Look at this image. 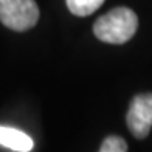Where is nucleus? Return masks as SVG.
<instances>
[{"mask_svg":"<svg viewBox=\"0 0 152 152\" xmlns=\"http://www.w3.org/2000/svg\"><path fill=\"white\" fill-rule=\"evenodd\" d=\"M137 28V14L126 6H120V8H113L96 20L93 25V33L102 42L120 45L132 39Z\"/></svg>","mask_w":152,"mask_h":152,"instance_id":"obj_1","label":"nucleus"},{"mask_svg":"<svg viewBox=\"0 0 152 152\" xmlns=\"http://www.w3.org/2000/svg\"><path fill=\"white\" fill-rule=\"evenodd\" d=\"M39 20L34 0H0V22L14 31H26Z\"/></svg>","mask_w":152,"mask_h":152,"instance_id":"obj_2","label":"nucleus"},{"mask_svg":"<svg viewBox=\"0 0 152 152\" xmlns=\"http://www.w3.org/2000/svg\"><path fill=\"white\" fill-rule=\"evenodd\" d=\"M127 127L135 138H146L152 127V93H140L130 102Z\"/></svg>","mask_w":152,"mask_h":152,"instance_id":"obj_3","label":"nucleus"},{"mask_svg":"<svg viewBox=\"0 0 152 152\" xmlns=\"http://www.w3.org/2000/svg\"><path fill=\"white\" fill-rule=\"evenodd\" d=\"M0 146L17 152H30L34 148V141L19 129L0 126Z\"/></svg>","mask_w":152,"mask_h":152,"instance_id":"obj_4","label":"nucleus"},{"mask_svg":"<svg viewBox=\"0 0 152 152\" xmlns=\"http://www.w3.org/2000/svg\"><path fill=\"white\" fill-rule=\"evenodd\" d=\"M70 12L75 16H90L99 6L104 3V0H65Z\"/></svg>","mask_w":152,"mask_h":152,"instance_id":"obj_5","label":"nucleus"},{"mask_svg":"<svg viewBox=\"0 0 152 152\" xmlns=\"http://www.w3.org/2000/svg\"><path fill=\"white\" fill-rule=\"evenodd\" d=\"M99 152H127V143L121 137L110 135L102 141Z\"/></svg>","mask_w":152,"mask_h":152,"instance_id":"obj_6","label":"nucleus"}]
</instances>
